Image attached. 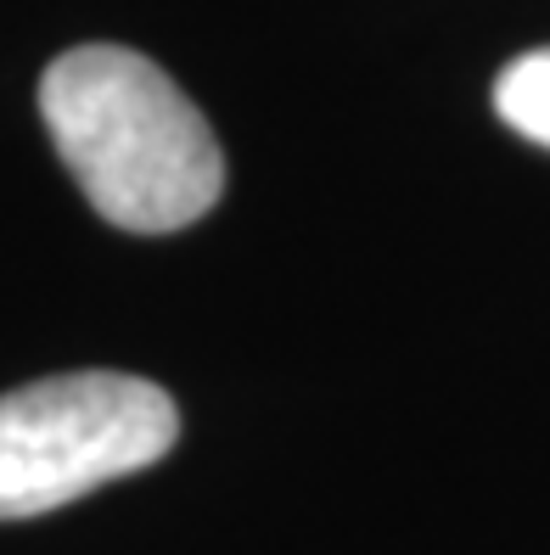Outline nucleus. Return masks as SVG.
<instances>
[{"label":"nucleus","mask_w":550,"mask_h":555,"mask_svg":"<svg viewBox=\"0 0 550 555\" xmlns=\"http://www.w3.org/2000/svg\"><path fill=\"white\" fill-rule=\"evenodd\" d=\"M180 438V410L157 382L68 371L0 399V521L46 516L102 482L157 466Z\"/></svg>","instance_id":"f03ea898"},{"label":"nucleus","mask_w":550,"mask_h":555,"mask_svg":"<svg viewBox=\"0 0 550 555\" xmlns=\"http://www.w3.org/2000/svg\"><path fill=\"white\" fill-rule=\"evenodd\" d=\"M46 129L90 208L169 236L225 197V152L186 90L129 46H74L40 79Z\"/></svg>","instance_id":"f257e3e1"},{"label":"nucleus","mask_w":550,"mask_h":555,"mask_svg":"<svg viewBox=\"0 0 550 555\" xmlns=\"http://www.w3.org/2000/svg\"><path fill=\"white\" fill-rule=\"evenodd\" d=\"M495 113L534 146H550V46L516 56L495 79Z\"/></svg>","instance_id":"7ed1b4c3"}]
</instances>
